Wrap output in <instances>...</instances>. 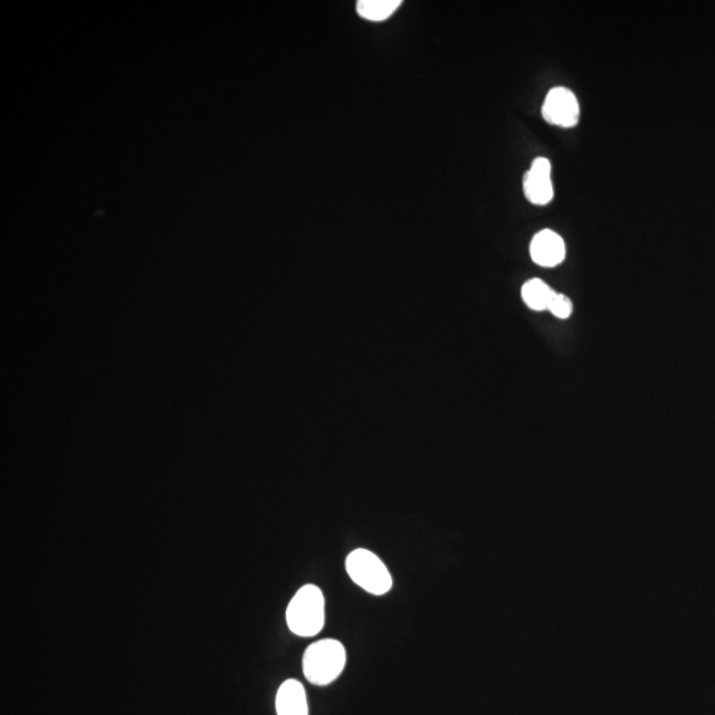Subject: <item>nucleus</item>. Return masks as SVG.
Listing matches in <instances>:
<instances>
[{
	"label": "nucleus",
	"mask_w": 715,
	"mask_h": 715,
	"mask_svg": "<svg viewBox=\"0 0 715 715\" xmlns=\"http://www.w3.org/2000/svg\"><path fill=\"white\" fill-rule=\"evenodd\" d=\"M286 623L294 635L312 637L325 625V598L314 584H306L290 600L286 610Z\"/></svg>",
	"instance_id": "nucleus-1"
},
{
	"label": "nucleus",
	"mask_w": 715,
	"mask_h": 715,
	"mask_svg": "<svg viewBox=\"0 0 715 715\" xmlns=\"http://www.w3.org/2000/svg\"><path fill=\"white\" fill-rule=\"evenodd\" d=\"M346 665V649L334 639L309 645L302 657V670L310 684L325 686L337 680Z\"/></svg>",
	"instance_id": "nucleus-2"
},
{
	"label": "nucleus",
	"mask_w": 715,
	"mask_h": 715,
	"mask_svg": "<svg viewBox=\"0 0 715 715\" xmlns=\"http://www.w3.org/2000/svg\"><path fill=\"white\" fill-rule=\"evenodd\" d=\"M346 571L351 580L373 595L391 590L392 578L386 565L370 550L357 549L346 559Z\"/></svg>",
	"instance_id": "nucleus-3"
},
{
	"label": "nucleus",
	"mask_w": 715,
	"mask_h": 715,
	"mask_svg": "<svg viewBox=\"0 0 715 715\" xmlns=\"http://www.w3.org/2000/svg\"><path fill=\"white\" fill-rule=\"evenodd\" d=\"M542 116L551 125L574 128L580 117L578 98L570 89L553 88L543 102Z\"/></svg>",
	"instance_id": "nucleus-4"
},
{
	"label": "nucleus",
	"mask_w": 715,
	"mask_h": 715,
	"mask_svg": "<svg viewBox=\"0 0 715 715\" xmlns=\"http://www.w3.org/2000/svg\"><path fill=\"white\" fill-rule=\"evenodd\" d=\"M526 199L535 206H546L554 198V186L551 181V162L539 157L531 163L524 178Z\"/></svg>",
	"instance_id": "nucleus-5"
},
{
	"label": "nucleus",
	"mask_w": 715,
	"mask_h": 715,
	"mask_svg": "<svg viewBox=\"0 0 715 715\" xmlns=\"http://www.w3.org/2000/svg\"><path fill=\"white\" fill-rule=\"evenodd\" d=\"M530 256L535 264L545 268L557 267L566 257L565 241L551 230L538 232L531 240Z\"/></svg>",
	"instance_id": "nucleus-6"
},
{
	"label": "nucleus",
	"mask_w": 715,
	"mask_h": 715,
	"mask_svg": "<svg viewBox=\"0 0 715 715\" xmlns=\"http://www.w3.org/2000/svg\"><path fill=\"white\" fill-rule=\"evenodd\" d=\"M277 715H308L304 686L297 680H286L276 697Z\"/></svg>",
	"instance_id": "nucleus-7"
},
{
	"label": "nucleus",
	"mask_w": 715,
	"mask_h": 715,
	"mask_svg": "<svg viewBox=\"0 0 715 715\" xmlns=\"http://www.w3.org/2000/svg\"><path fill=\"white\" fill-rule=\"evenodd\" d=\"M402 0H359L357 12L369 22H384L398 11Z\"/></svg>",
	"instance_id": "nucleus-8"
},
{
	"label": "nucleus",
	"mask_w": 715,
	"mask_h": 715,
	"mask_svg": "<svg viewBox=\"0 0 715 715\" xmlns=\"http://www.w3.org/2000/svg\"><path fill=\"white\" fill-rule=\"evenodd\" d=\"M555 293L557 292H554L545 281L539 279L527 281L522 286V298H524L525 304L535 312H543V310L549 309Z\"/></svg>",
	"instance_id": "nucleus-9"
},
{
	"label": "nucleus",
	"mask_w": 715,
	"mask_h": 715,
	"mask_svg": "<svg viewBox=\"0 0 715 715\" xmlns=\"http://www.w3.org/2000/svg\"><path fill=\"white\" fill-rule=\"evenodd\" d=\"M547 310H550L555 317L566 320V318H569L572 314V302L565 294L555 293Z\"/></svg>",
	"instance_id": "nucleus-10"
}]
</instances>
